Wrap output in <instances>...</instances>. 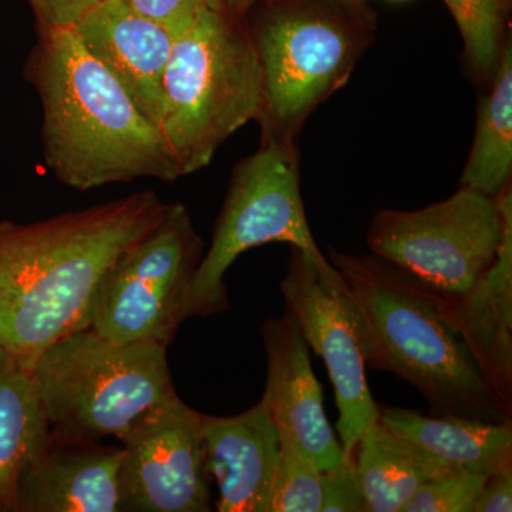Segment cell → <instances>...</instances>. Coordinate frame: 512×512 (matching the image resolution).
Listing matches in <instances>:
<instances>
[{"label": "cell", "instance_id": "obj_1", "mask_svg": "<svg viewBox=\"0 0 512 512\" xmlns=\"http://www.w3.org/2000/svg\"><path fill=\"white\" fill-rule=\"evenodd\" d=\"M153 191L33 224L0 221V349L26 366L87 329L101 278L163 221Z\"/></svg>", "mask_w": 512, "mask_h": 512}, {"label": "cell", "instance_id": "obj_2", "mask_svg": "<svg viewBox=\"0 0 512 512\" xmlns=\"http://www.w3.org/2000/svg\"><path fill=\"white\" fill-rule=\"evenodd\" d=\"M26 77L42 100L46 165L67 187L181 177L160 128L72 28L40 30Z\"/></svg>", "mask_w": 512, "mask_h": 512}, {"label": "cell", "instance_id": "obj_3", "mask_svg": "<svg viewBox=\"0 0 512 512\" xmlns=\"http://www.w3.org/2000/svg\"><path fill=\"white\" fill-rule=\"evenodd\" d=\"M326 258L359 311L366 367L412 384L436 416L510 423L512 407L488 387L436 293L376 255Z\"/></svg>", "mask_w": 512, "mask_h": 512}, {"label": "cell", "instance_id": "obj_4", "mask_svg": "<svg viewBox=\"0 0 512 512\" xmlns=\"http://www.w3.org/2000/svg\"><path fill=\"white\" fill-rule=\"evenodd\" d=\"M262 73L239 16L204 9L174 37L160 130L181 177L211 163L235 131L258 119Z\"/></svg>", "mask_w": 512, "mask_h": 512}, {"label": "cell", "instance_id": "obj_5", "mask_svg": "<svg viewBox=\"0 0 512 512\" xmlns=\"http://www.w3.org/2000/svg\"><path fill=\"white\" fill-rule=\"evenodd\" d=\"M53 436L120 439L148 409L173 397L167 346L116 343L87 328L49 346L32 367Z\"/></svg>", "mask_w": 512, "mask_h": 512}, {"label": "cell", "instance_id": "obj_6", "mask_svg": "<svg viewBox=\"0 0 512 512\" xmlns=\"http://www.w3.org/2000/svg\"><path fill=\"white\" fill-rule=\"evenodd\" d=\"M367 16L338 0H285L249 29L262 73L264 138L293 143L316 107L348 82L372 40Z\"/></svg>", "mask_w": 512, "mask_h": 512}, {"label": "cell", "instance_id": "obj_7", "mask_svg": "<svg viewBox=\"0 0 512 512\" xmlns=\"http://www.w3.org/2000/svg\"><path fill=\"white\" fill-rule=\"evenodd\" d=\"M274 242L323 255L306 220L295 146L264 138L232 173L211 247L185 293L183 319L227 311L228 269L249 249Z\"/></svg>", "mask_w": 512, "mask_h": 512}, {"label": "cell", "instance_id": "obj_8", "mask_svg": "<svg viewBox=\"0 0 512 512\" xmlns=\"http://www.w3.org/2000/svg\"><path fill=\"white\" fill-rule=\"evenodd\" d=\"M204 242L183 204H168L163 221L107 269L94 295L89 328L116 343L170 345L183 325L185 293Z\"/></svg>", "mask_w": 512, "mask_h": 512}, {"label": "cell", "instance_id": "obj_9", "mask_svg": "<svg viewBox=\"0 0 512 512\" xmlns=\"http://www.w3.org/2000/svg\"><path fill=\"white\" fill-rule=\"evenodd\" d=\"M503 235L497 198L460 187L416 211L383 210L367 245L441 298L463 295L493 265Z\"/></svg>", "mask_w": 512, "mask_h": 512}, {"label": "cell", "instance_id": "obj_10", "mask_svg": "<svg viewBox=\"0 0 512 512\" xmlns=\"http://www.w3.org/2000/svg\"><path fill=\"white\" fill-rule=\"evenodd\" d=\"M279 289L309 348L328 367L339 410L336 429L343 451L350 454L380 416L366 382L365 340L356 303L325 255L295 247Z\"/></svg>", "mask_w": 512, "mask_h": 512}, {"label": "cell", "instance_id": "obj_11", "mask_svg": "<svg viewBox=\"0 0 512 512\" xmlns=\"http://www.w3.org/2000/svg\"><path fill=\"white\" fill-rule=\"evenodd\" d=\"M119 440L121 511H211L201 413L178 394L141 414Z\"/></svg>", "mask_w": 512, "mask_h": 512}, {"label": "cell", "instance_id": "obj_12", "mask_svg": "<svg viewBox=\"0 0 512 512\" xmlns=\"http://www.w3.org/2000/svg\"><path fill=\"white\" fill-rule=\"evenodd\" d=\"M266 353L264 402L281 439L311 458L320 471L345 457L323 409L322 389L311 365L309 345L291 312L261 325Z\"/></svg>", "mask_w": 512, "mask_h": 512}, {"label": "cell", "instance_id": "obj_13", "mask_svg": "<svg viewBox=\"0 0 512 512\" xmlns=\"http://www.w3.org/2000/svg\"><path fill=\"white\" fill-rule=\"evenodd\" d=\"M503 235L493 265L463 295L441 298L440 311L466 343L495 396L512 407V192L497 195Z\"/></svg>", "mask_w": 512, "mask_h": 512}, {"label": "cell", "instance_id": "obj_14", "mask_svg": "<svg viewBox=\"0 0 512 512\" xmlns=\"http://www.w3.org/2000/svg\"><path fill=\"white\" fill-rule=\"evenodd\" d=\"M70 28L160 128L164 73L174 36L127 0H100Z\"/></svg>", "mask_w": 512, "mask_h": 512}, {"label": "cell", "instance_id": "obj_15", "mask_svg": "<svg viewBox=\"0 0 512 512\" xmlns=\"http://www.w3.org/2000/svg\"><path fill=\"white\" fill-rule=\"evenodd\" d=\"M123 447L50 433L23 471L16 512H121Z\"/></svg>", "mask_w": 512, "mask_h": 512}, {"label": "cell", "instance_id": "obj_16", "mask_svg": "<svg viewBox=\"0 0 512 512\" xmlns=\"http://www.w3.org/2000/svg\"><path fill=\"white\" fill-rule=\"evenodd\" d=\"M207 471L217 481L220 512H266L281 436L264 399L237 416L201 414Z\"/></svg>", "mask_w": 512, "mask_h": 512}, {"label": "cell", "instance_id": "obj_17", "mask_svg": "<svg viewBox=\"0 0 512 512\" xmlns=\"http://www.w3.org/2000/svg\"><path fill=\"white\" fill-rule=\"evenodd\" d=\"M380 423L389 427L454 473L488 476L512 463V423H487L456 416H424L380 406Z\"/></svg>", "mask_w": 512, "mask_h": 512}, {"label": "cell", "instance_id": "obj_18", "mask_svg": "<svg viewBox=\"0 0 512 512\" xmlns=\"http://www.w3.org/2000/svg\"><path fill=\"white\" fill-rule=\"evenodd\" d=\"M49 437L32 367L0 352V512H16L20 477Z\"/></svg>", "mask_w": 512, "mask_h": 512}, {"label": "cell", "instance_id": "obj_19", "mask_svg": "<svg viewBox=\"0 0 512 512\" xmlns=\"http://www.w3.org/2000/svg\"><path fill=\"white\" fill-rule=\"evenodd\" d=\"M350 454L367 512H402L421 485L454 473L380 421L360 436Z\"/></svg>", "mask_w": 512, "mask_h": 512}, {"label": "cell", "instance_id": "obj_20", "mask_svg": "<svg viewBox=\"0 0 512 512\" xmlns=\"http://www.w3.org/2000/svg\"><path fill=\"white\" fill-rule=\"evenodd\" d=\"M512 50L504 45L490 93L478 113L476 136L461 175V187L497 198L511 184Z\"/></svg>", "mask_w": 512, "mask_h": 512}, {"label": "cell", "instance_id": "obj_21", "mask_svg": "<svg viewBox=\"0 0 512 512\" xmlns=\"http://www.w3.org/2000/svg\"><path fill=\"white\" fill-rule=\"evenodd\" d=\"M477 73L493 76L505 45L503 0H444Z\"/></svg>", "mask_w": 512, "mask_h": 512}, {"label": "cell", "instance_id": "obj_22", "mask_svg": "<svg viewBox=\"0 0 512 512\" xmlns=\"http://www.w3.org/2000/svg\"><path fill=\"white\" fill-rule=\"evenodd\" d=\"M322 471L302 451L281 439V454L266 512H320Z\"/></svg>", "mask_w": 512, "mask_h": 512}, {"label": "cell", "instance_id": "obj_23", "mask_svg": "<svg viewBox=\"0 0 512 512\" xmlns=\"http://www.w3.org/2000/svg\"><path fill=\"white\" fill-rule=\"evenodd\" d=\"M487 476L450 473L421 485L402 512H474Z\"/></svg>", "mask_w": 512, "mask_h": 512}, {"label": "cell", "instance_id": "obj_24", "mask_svg": "<svg viewBox=\"0 0 512 512\" xmlns=\"http://www.w3.org/2000/svg\"><path fill=\"white\" fill-rule=\"evenodd\" d=\"M320 512H367L365 495L357 478L353 454L322 471V510Z\"/></svg>", "mask_w": 512, "mask_h": 512}, {"label": "cell", "instance_id": "obj_25", "mask_svg": "<svg viewBox=\"0 0 512 512\" xmlns=\"http://www.w3.org/2000/svg\"><path fill=\"white\" fill-rule=\"evenodd\" d=\"M127 2L141 15L163 26L174 37L187 29L201 10L211 9L222 12L220 0H127Z\"/></svg>", "mask_w": 512, "mask_h": 512}, {"label": "cell", "instance_id": "obj_26", "mask_svg": "<svg viewBox=\"0 0 512 512\" xmlns=\"http://www.w3.org/2000/svg\"><path fill=\"white\" fill-rule=\"evenodd\" d=\"M100 0H29L40 30L70 28Z\"/></svg>", "mask_w": 512, "mask_h": 512}, {"label": "cell", "instance_id": "obj_27", "mask_svg": "<svg viewBox=\"0 0 512 512\" xmlns=\"http://www.w3.org/2000/svg\"><path fill=\"white\" fill-rule=\"evenodd\" d=\"M512 511V463L498 468L485 478L474 505V512Z\"/></svg>", "mask_w": 512, "mask_h": 512}, {"label": "cell", "instance_id": "obj_28", "mask_svg": "<svg viewBox=\"0 0 512 512\" xmlns=\"http://www.w3.org/2000/svg\"><path fill=\"white\" fill-rule=\"evenodd\" d=\"M256 2H259V0H220L222 12L239 16V18L245 10L254 6Z\"/></svg>", "mask_w": 512, "mask_h": 512}, {"label": "cell", "instance_id": "obj_29", "mask_svg": "<svg viewBox=\"0 0 512 512\" xmlns=\"http://www.w3.org/2000/svg\"><path fill=\"white\" fill-rule=\"evenodd\" d=\"M0 352H2V349H0Z\"/></svg>", "mask_w": 512, "mask_h": 512}]
</instances>
